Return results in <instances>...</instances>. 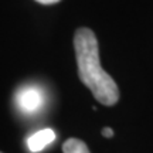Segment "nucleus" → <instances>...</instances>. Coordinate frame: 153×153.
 I'll return each mask as SVG.
<instances>
[{
  "label": "nucleus",
  "instance_id": "f257e3e1",
  "mask_svg": "<svg viewBox=\"0 0 153 153\" xmlns=\"http://www.w3.org/2000/svg\"><path fill=\"white\" fill-rule=\"evenodd\" d=\"M78 76L102 105L112 106L119 101V89L114 78L99 64V47L97 36L87 27L78 28L74 36Z\"/></svg>",
  "mask_w": 153,
  "mask_h": 153
},
{
  "label": "nucleus",
  "instance_id": "f03ea898",
  "mask_svg": "<svg viewBox=\"0 0 153 153\" xmlns=\"http://www.w3.org/2000/svg\"><path fill=\"white\" fill-rule=\"evenodd\" d=\"M16 105L17 108L26 115L37 114L44 106L45 95L44 91L37 85H24L19 88L16 92Z\"/></svg>",
  "mask_w": 153,
  "mask_h": 153
},
{
  "label": "nucleus",
  "instance_id": "7ed1b4c3",
  "mask_svg": "<svg viewBox=\"0 0 153 153\" xmlns=\"http://www.w3.org/2000/svg\"><path fill=\"white\" fill-rule=\"evenodd\" d=\"M55 139V132L50 128H44L41 131L33 133L27 139V148L30 152L38 153L43 149H45L50 143H53Z\"/></svg>",
  "mask_w": 153,
  "mask_h": 153
},
{
  "label": "nucleus",
  "instance_id": "20e7f679",
  "mask_svg": "<svg viewBox=\"0 0 153 153\" xmlns=\"http://www.w3.org/2000/svg\"><path fill=\"white\" fill-rule=\"evenodd\" d=\"M62 153H91V152H89L87 143L84 140L76 139V137H70L62 145Z\"/></svg>",
  "mask_w": 153,
  "mask_h": 153
},
{
  "label": "nucleus",
  "instance_id": "39448f33",
  "mask_svg": "<svg viewBox=\"0 0 153 153\" xmlns=\"http://www.w3.org/2000/svg\"><path fill=\"white\" fill-rule=\"evenodd\" d=\"M102 135H104L105 137H112L114 136V131H112L111 128H104V129H102Z\"/></svg>",
  "mask_w": 153,
  "mask_h": 153
},
{
  "label": "nucleus",
  "instance_id": "423d86ee",
  "mask_svg": "<svg viewBox=\"0 0 153 153\" xmlns=\"http://www.w3.org/2000/svg\"><path fill=\"white\" fill-rule=\"evenodd\" d=\"M37 3L40 4H55V3H58L60 0H36Z\"/></svg>",
  "mask_w": 153,
  "mask_h": 153
},
{
  "label": "nucleus",
  "instance_id": "0eeeda50",
  "mask_svg": "<svg viewBox=\"0 0 153 153\" xmlns=\"http://www.w3.org/2000/svg\"><path fill=\"white\" fill-rule=\"evenodd\" d=\"M0 153H1V152H0Z\"/></svg>",
  "mask_w": 153,
  "mask_h": 153
}]
</instances>
